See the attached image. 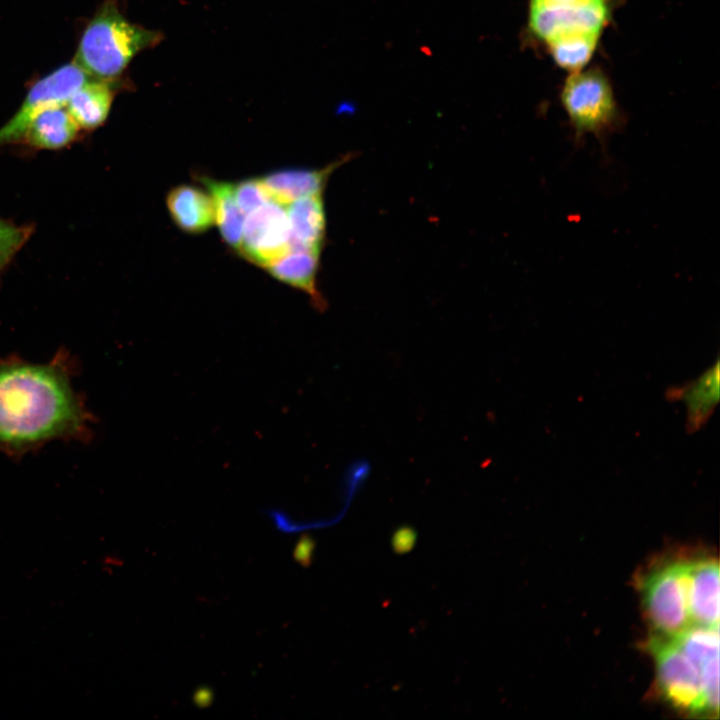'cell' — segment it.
Masks as SVG:
<instances>
[{"instance_id":"6da1fadb","label":"cell","mask_w":720,"mask_h":720,"mask_svg":"<svg viewBox=\"0 0 720 720\" xmlns=\"http://www.w3.org/2000/svg\"><path fill=\"white\" fill-rule=\"evenodd\" d=\"M64 349L45 363L0 358V450L13 457L55 440L87 441L95 419L73 385Z\"/></svg>"},{"instance_id":"7a4b0ae2","label":"cell","mask_w":720,"mask_h":720,"mask_svg":"<svg viewBox=\"0 0 720 720\" xmlns=\"http://www.w3.org/2000/svg\"><path fill=\"white\" fill-rule=\"evenodd\" d=\"M620 0H528L526 40L569 73L586 67Z\"/></svg>"},{"instance_id":"3957f363","label":"cell","mask_w":720,"mask_h":720,"mask_svg":"<svg viewBox=\"0 0 720 720\" xmlns=\"http://www.w3.org/2000/svg\"><path fill=\"white\" fill-rule=\"evenodd\" d=\"M163 38L160 31L131 22L120 0H104L82 30L73 61L90 77L118 80L139 53Z\"/></svg>"},{"instance_id":"277c9868","label":"cell","mask_w":720,"mask_h":720,"mask_svg":"<svg viewBox=\"0 0 720 720\" xmlns=\"http://www.w3.org/2000/svg\"><path fill=\"white\" fill-rule=\"evenodd\" d=\"M560 102L576 142L591 134L603 144L623 125L612 84L599 67L569 73L560 91Z\"/></svg>"},{"instance_id":"5b68a950","label":"cell","mask_w":720,"mask_h":720,"mask_svg":"<svg viewBox=\"0 0 720 720\" xmlns=\"http://www.w3.org/2000/svg\"><path fill=\"white\" fill-rule=\"evenodd\" d=\"M688 563H665L642 582L643 606L653 636L672 639L692 625L687 600Z\"/></svg>"},{"instance_id":"8992f818","label":"cell","mask_w":720,"mask_h":720,"mask_svg":"<svg viewBox=\"0 0 720 720\" xmlns=\"http://www.w3.org/2000/svg\"><path fill=\"white\" fill-rule=\"evenodd\" d=\"M655 659L657 684L674 707L691 713H706L699 668L672 639L652 636L648 643Z\"/></svg>"},{"instance_id":"52a82bcc","label":"cell","mask_w":720,"mask_h":720,"mask_svg":"<svg viewBox=\"0 0 720 720\" xmlns=\"http://www.w3.org/2000/svg\"><path fill=\"white\" fill-rule=\"evenodd\" d=\"M90 76L72 61L36 80L14 115L0 127V147L22 141L30 122L40 112L65 106L73 92Z\"/></svg>"},{"instance_id":"ba28073f","label":"cell","mask_w":720,"mask_h":720,"mask_svg":"<svg viewBox=\"0 0 720 720\" xmlns=\"http://www.w3.org/2000/svg\"><path fill=\"white\" fill-rule=\"evenodd\" d=\"M291 248L284 205L270 201L249 213L244 221L239 253L248 261L267 267Z\"/></svg>"},{"instance_id":"9c48e42d","label":"cell","mask_w":720,"mask_h":720,"mask_svg":"<svg viewBox=\"0 0 720 720\" xmlns=\"http://www.w3.org/2000/svg\"><path fill=\"white\" fill-rule=\"evenodd\" d=\"M687 600L692 624L719 627V565L716 560H689Z\"/></svg>"},{"instance_id":"30bf717a","label":"cell","mask_w":720,"mask_h":720,"mask_svg":"<svg viewBox=\"0 0 720 720\" xmlns=\"http://www.w3.org/2000/svg\"><path fill=\"white\" fill-rule=\"evenodd\" d=\"M351 155L334 161L321 169H285L259 178L271 200L286 206L293 200L322 194L330 175Z\"/></svg>"},{"instance_id":"8fae6325","label":"cell","mask_w":720,"mask_h":720,"mask_svg":"<svg viewBox=\"0 0 720 720\" xmlns=\"http://www.w3.org/2000/svg\"><path fill=\"white\" fill-rule=\"evenodd\" d=\"M120 80L88 77L73 92L65 107L80 129L95 130L105 123L116 92L127 87Z\"/></svg>"},{"instance_id":"7c38bea8","label":"cell","mask_w":720,"mask_h":720,"mask_svg":"<svg viewBox=\"0 0 720 720\" xmlns=\"http://www.w3.org/2000/svg\"><path fill=\"white\" fill-rule=\"evenodd\" d=\"M320 252L291 248L286 254L266 267L277 280L305 292L313 306L324 311L326 300L317 287Z\"/></svg>"},{"instance_id":"4fadbf2b","label":"cell","mask_w":720,"mask_h":720,"mask_svg":"<svg viewBox=\"0 0 720 720\" xmlns=\"http://www.w3.org/2000/svg\"><path fill=\"white\" fill-rule=\"evenodd\" d=\"M285 209L290 229L291 248L320 252L326 232L322 195L315 194L298 198L288 203Z\"/></svg>"},{"instance_id":"5bb4252c","label":"cell","mask_w":720,"mask_h":720,"mask_svg":"<svg viewBox=\"0 0 720 720\" xmlns=\"http://www.w3.org/2000/svg\"><path fill=\"white\" fill-rule=\"evenodd\" d=\"M167 208L174 223L184 232H206L214 222V205L211 196L193 185L173 187L166 198Z\"/></svg>"},{"instance_id":"9a60e30c","label":"cell","mask_w":720,"mask_h":720,"mask_svg":"<svg viewBox=\"0 0 720 720\" xmlns=\"http://www.w3.org/2000/svg\"><path fill=\"white\" fill-rule=\"evenodd\" d=\"M79 130L65 106L50 107L34 117L21 142L36 149L58 150L74 142Z\"/></svg>"},{"instance_id":"2e32d148","label":"cell","mask_w":720,"mask_h":720,"mask_svg":"<svg viewBox=\"0 0 720 720\" xmlns=\"http://www.w3.org/2000/svg\"><path fill=\"white\" fill-rule=\"evenodd\" d=\"M719 361L699 378L681 388L672 389V399H680L687 410L689 431L698 430L711 416L719 402Z\"/></svg>"},{"instance_id":"e0dca14e","label":"cell","mask_w":720,"mask_h":720,"mask_svg":"<svg viewBox=\"0 0 720 720\" xmlns=\"http://www.w3.org/2000/svg\"><path fill=\"white\" fill-rule=\"evenodd\" d=\"M199 180L206 186L213 200L214 219L223 240L231 248L239 250L245 214L236 202L233 184L203 176Z\"/></svg>"},{"instance_id":"ac0fdd59","label":"cell","mask_w":720,"mask_h":720,"mask_svg":"<svg viewBox=\"0 0 720 720\" xmlns=\"http://www.w3.org/2000/svg\"><path fill=\"white\" fill-rule=\"evenodd\" d=\"M672 640L699 670L719 657V627L692 624Z\"/></svg>"},{"instance_id":"d6986e66","label":"cell","mask_w":720,"mask_h":720,"mask_svg":"<svg viewBox=\"0 0 720 720\" xmlns=\"http://www.w3.org/2000/svg\"><path fill=\"white\" fill-rule=\"evenodd\" d=\"M236 202L244 214H249L272 201L260 179L249 178L233 184Z\"/></svg>"},{"instance_id":"ffe728a7","label":"cell","mask_w":720,"mask_h":720,"mask_svg":"<svg viewBox=\"0 0 720 720\" xmlns=\"http://www.w3.org/2000/svg\"><path fill=\"white\" fill-rule=\"evenodd\" d=\"M29 225H15L0 235V272L11 262L32 234Z\"/></svg>"},{"instance_id":"44dd1931","label":"cell","mask_w":720,"mask_h":720,"mask_svg":"<svg viewBox=\"0 0 720 720\" xmlns=\"http://www.w3.org/2000/svg\"><path fill=\"white\" fill-rule=\"evenodd\" d=\"M311 550L312 541L307 537H303L296 546L294 558L302 565H307L310 562Z\"/></svg>"},{"instance_id":"7402d4cb","label":"cell","mask_w":720,"mask_h":720,"mask_svg":"<svg viewBox=\"0 0 720 720\" xmlns=\"http://www.w3.org/2000/svg\"><path fill=\"white\" fill-rule=\"evenodd\" d=\"M212 698L213 694L210 689L200 688L195 692L193 700L197 706L202 708L208 706Z\"/></svg>"},{"instance_id":"603a6c76","label":"cell","mask_w":720,"mask_h":720,"mask_svg":"<svg viewBox=\"0 0 720 720\" xmlns=\"http://www.w3.org/2000/svg\"><path fill=\"white\" fill-rule=\"evenodd\" d=\"M16 224L0 218V235L12 229Z\"/></svg>"}]
</instances>
